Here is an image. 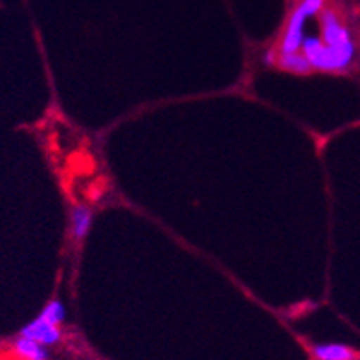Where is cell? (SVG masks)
<instances>
[{
  "label": "cell",
  "mask_w": 360,
  "mask_h": 360,
  "mask_svg": "<svg viewBox=\"0 0 360 360\" xmlns=\"http://www.w3.org/2000/svg\"><path fill=\"white\" fill-rule=\"evenodd\" d=\"M300 52L307 57L309 65L318 72H346L353 65L356 56V46L331 48L322 43L316 35H305Z\"/></svg>",
  "instance_id": "obj_1"
},
{
  "label": "cell",
  "mask_w": 360,
  "mask_h": 360,
  "mask_svg": "<svg viewBox=\"0 0 360 360\" xmlns=\"http://www.w3.org/2000/svg\"><path fill=\"white\" fill-rule=\"evenodd\" d=\"M326 8V0H300L290 11L287 24H285L283 35L280 43L274 48L276 53H292L300 52L302 41L305 37V24L309 19H313Z\"/></svg>",
  "instance_id": "obj_2"
},
{
  "label": "cell",
  "mask_w": 360,
  "mask_h": 360,
  "mask_svg": "<svg viewBox=\"0 0 360 360\" xmlns=\"http://www.w3.org/2000/svg\"><path fill=\"white\" fill-rule=\"evenodd\" d=\"M320 30H322V43L331 48H353L355 41L351 37L349 30L342 22L335 10L323 8L320 11Z\"/></svg>",
  "instance_id": "obj_3"
},
{
  "label": "cell",
  "mask_w": 360,
  "mask_h": 360,
  "mask_svg": "<svg viewBox=\"0 0 360 360\" xmlns=\"http://www.w3.org/2000/svg\"><path fill=\"white\" fill-rule=\"evenodd\" d=\"M19 337L35 340L46 347H53L57 346V344H61L63 331H61V327L53 326L52 322H48L46 318H43L41 314H39L37 318L30 320L26 326L20 327Z\"/></svg>",
  "instance_id": "obj_4"
},
{
  "label": "cell",
  "mask_w": 360,
  "mask_h": 360,
  "mask_svg": "<svg viewBox=\"0 0 360 360\" xmlns=\"http://www.w3.org/2000/svg\"><path fill=\"white\" fill-rule=\"evenodd\" d=\"M92 221H94V212L90 210V206L83 202L74 204L70 208V215H68V228H70L72 241H85L90 232V226H92Z\"/></svg>",
  "instance_id": "obj_5"
},
{
  "label": "cell",
  "mask_w": 360,
  "mask_h": 360,
  "mask_svg": "<svg viewBox=\"0 0 360 360\" xmlns=\"http://www.w3.org/2000/svg\"><path fill=\"white\" fill-rule=\"evenodd\" d=\"M11 353L17 360H52L50 347L24 337H17L11 342Z\"/></svg>",
  "instance_id": "obj_6"
},
{
  "label": "cell",
  "mask_w": 360,
  "mask_h": 360,
  "mask_svg": "<svg viewBox=\"0 0 360 360\" xmlns=\"http://www.w3.org/2000/svg\"><path fill=\"white\" fill-rule=\"evenodd\" d=\"M276 65L285 72L296 74V76H307L313 72L311 65H309L307 57L302 52L292 53H276Z\"/></svg>",
  "instance_id": "obj_7"
},
{
  "label": "cell",
  "mask_w": 360,
  "mask_h": 360,
  "mask_svg": "<svg viewBox=\"0 0 360 360\" xmlns=\"http://www.w3.org/2000/svg\"><path fill=\"white\" fill-rule=\"evenodd\" d=\"M316 360H355L356 353L344 344H316L313 346Z\"/></svg>",
  "instance_id": "obj_8"
},
{
  "label": "cell",
  "mask_w": 360,
  "mask_h": 360,
  "mask_svg": "<svg viewBox=\"0 0 360 360\" xmlns=\"http://www.w3.org/2000/svg\"><path fill=\"white\" fill-rule=\"evenodd\" d=\"M39 314L43 318H46L48 322H52L53 326L61 327L63 323H65V320H67V307H65V304H63L61 300H52V302H48V304L44 305L43 311Z\"/></svg>",
  "instance_id": "obj_9"
}]
</instances>
